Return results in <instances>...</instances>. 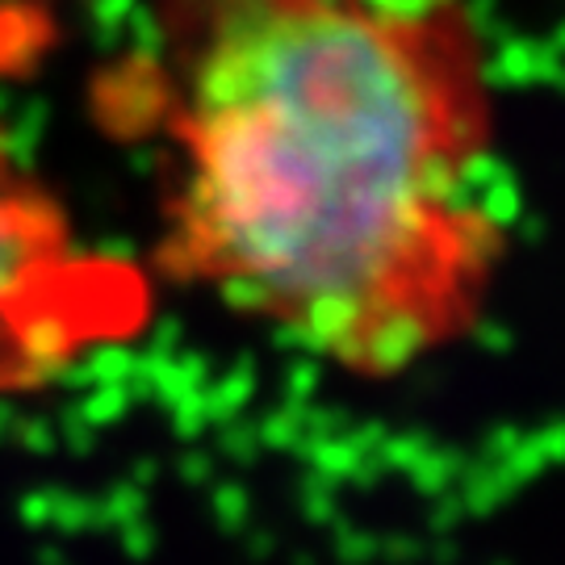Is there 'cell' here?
Segmentation results:
<instances>
[{
    "label": "cell",
    "mask_w": 565,
    "mask_h": 565,
    "mask_svg": "<svg viewBox=\"0 0 565 565\" xmlns=\"http://www.w3.org/2000/svg\"><path fill=\"white\" fill-rule=\"evenodd\" d=\"M160 139L151 281L361 382L465 343L511 260L469 0H151L102 88Z\"/></svg>",
    "instance_id": "6da1fadb"
},
{
    "label": "cell",
    "mask_w": 565,
    "mask_h": 565,
    "mask_svg": "<svg viewBox=\"0 0 565 565\" xmlns=\"http://www.w3.org/2000/svg\"><path fill=\"white\" fill-rule=\"evenodd\" d=\"M147 264L81 239L63 198L0 139V394L46 390L151 323Z\"/></svg>",
    "instance_id": "7a4b0ae2"
}]
</instances>
